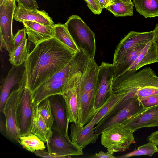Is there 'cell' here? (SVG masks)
<instances>
[{
	"label": "cell",
	"mask_w": 158,
	"mask_h": 158,
	"mask_svg": "<svg viewBox=\"0 0 158 158\" xmlns=\"http://www.w3.org/2000/svg\"><path fill=\"white\" fill-rule=\"evenodd\" d=\"M75 53L55 37L36 44L24 63L18 89L26 87L31 94L65 67Z\"/></svg>",
	"instance_id": "cell-1"
},
{
	"label": "cell",
	"mask_w": 158,
	"mask_h": 158,
	"mask_svg": "<svg viewBox=\"0 0 158 158\" xmlns=\"http://www.w3.org/2000/svg\"><path fill=\"white\" fill-rule=\"evenodd\" d=\"M152 85H158V76L150 67H146L139 71H126L113 80V93L128 99L136 97L140 89Z\"/></svg>",
	"instance_id": "cell-2"
},
{
	"label": "cell",
	"mask_w": 158,
	"mask_h": 158,
	"mask_svg": "<svg viewBox=\"0 0 158 158\" xmlns=\"http://www.w3.org/2000/svg\"><path fill=\"white\" fill-rule=\"evenodd\" d=\"M145 110L137 97L123 98L97 124L94 131L99 135L102 134L111 127L122 123Z\"/></svg>",
	"instance_id": "cell-3"
},
{
	"label": "cell",
	"mask_w": 158,
	"mask_h": 158,
	"mask_svg": "<svg viewBox=\"0 0 158 158\" xmlns=\"http://www.w3.org/2000/svg\"><path fill=\"white\" fill-rule=\"evenodd\" d=\"M78 48L94 59L96 49L94 32L79 16L73 15L64 24Z\"/></svg>",
	"instance_id": "cell-4"
},
{
	"label": "cell",
	"mask_w": 158,
	"mask_h": 158,
	"mask_svg": "<svg viewBox=\"0 0 158 158\" xmlns=\"http://www.w3.org/2000/svg\"><path fill=\"white\" fill-rule=\"evenodd\" d=\"M133 133L122 123L118 124L102 133L101 144L108 151L114 153L124 151L131 144L135 143Z\"/></svg>",
	"instance_id": "cell-5"
},
{
	"label": "cell",
	"mask_w": 158,
	"mask_h": 158,
	"mask_svg": "<svg viewBox=\"0 0 158 158\" xmlns=\"http://www.w3.org/2000/svg\"><path fill=\"white\" fill-rule=\"evenodd\" d=\"M15 0H0V50L10 53L14 49L13 19L16 7Z\"/></svg>",
	"instance_id": "cell-6"
},
{
	"label": "cell",
	"mask_w": 158,
	"mask_h": 158,
	"mask_svg": "<svg viewBox=\"0 0 158 158\" xmlns=\"http://www.w3.org/2000/svg\"><path fill=\"white\" fill-rule=\"evenodd\" d=\"M114 63L102 62L99 66L98 88L94 107L99 110L113 94L112 82L114 72Z\"/></svg>",
	"instance_id": "cell-7"
},
{
	"label": "cell",
	"mask_w": 158,
	"mask_h": 158,
	"mask_svg": "<svg viewBox=\"0 0 158 158\" xmlns=\"http://www.w3.org/2000/svg\"><path fill=\"white\" fill-rule=\"evenodd\" d=\"M20 91V89H18L11 93L2 112L6 119L5 136L11 141L19 143L20 134L18 125L17 108Z\"/></svg>",
	"instance_id": "cell-8"
},
{
	"label": "cell",
	"mask_w": 158,
	"mask_h": 158,
	"mask_svg": "<svg viewBox=\"0 0 158 158\" xmlns=\"http://www.w3.org/2000/svg\"><path fill=\"white\" fill-rule=\"evenodd\" d=\"M17 108V123L20 136L31 133L33 111L31 92L26 87L20 88Z\"/></svg>",
	"instance_id": "cell-9"
},
{
	"label": "cell",
	"mask_w": 158,
	"mask_h": 158,
	"mask_svg": "<svg viewBox=\"0 0 158 158\" xmlns=\"http://www.w3.org/2000/svg\"><path fill=\"white\" fill-rule=\"evenodd\" d=\"M52 136L46 143L48 151L66 158L67 156L83 154V149L73 143L68 135L54 129Z\"/></svg>",
	"instance_id": "cell-10"
},
{
	"label": "cell",
	"mask_w": 158,
	"mask_h": 158,
	"mask_svg": "<svg viewBox=\"0 0 158 158\" xmlns=\"http://www.w3.org/2000/svg\"><path fill=\"white\" fill-rule=\"evenodd\" d=\"M154 35L153 30L145 32L130 31L116 46L113 63L118 61L132 49L141 44H147L152 41Z\"/></svg>",
	"instance_id": "cell-11"
},
{
	"label": "cell",
	"mask_w": 158,
	"mask_h": 158,
	"mask_svg": "<svg viewBox=\"0 0 158 158\" xmlns=\"http://www.w3.org/2000/svg\"><path fill=\"white\" fill-rule=\"evenodd\" d=\"M122 123L133 132L143 127H158V105L145 109Z\"/></svg>",
	"instance_id": "cell-12"
},
{
	"label": "cell",
	"mask_w": 158,
	"mask_h": 158,
	"mask_svg": "<svg viewBox=\"0 0 158 158\" xmlns=\"http://www.w3.org/2000/svg\"><path fill=\"white\" fill-rule=\"evenodd\" d=\"M78 117L77 124L84 127L90 122L98 110L95 108L97 92H77Z\"/></svg>",
	"instance_id": "cell-13"
},
{
	"label": "cell",
	"mask_w": 158,
	"mask_h": 158,
	"mask_svg": "<svg viewBox=\"0 0 158 158\" xmlns=\"http://www.w3.org/2000/svg\"><path fill=\"white\" fill-rule=\"evenodd\" d=\"M95 125L89 122L81 127L77 123H71L70 126L69 138L71 141L83 149L88 145L94 143L99 135L94 131Z\"/></svg>",
	"instance_id": "cell-14"
},
{
	"label": "cell",
	"mask_w": 158,
	"mask_h": 158,
	"mask_svg": "<svg viewBox=\"0 0 158 158\" xmlns=\"http://www.w3.org/2000/svg\"><path fill=\"white\" fill-rule=\"evenodd\" d=\"M22 23L26 29L28 40L35 45L54 37V25H44L28 21H24Z\"/></svg>",
	"instance_id": "cell-15"
},
{
	"label": "cell",
	"mask_w": 158,
	"mask_h": 158,
	"mask_svg": "<svg viewBox=\"0 0 158 158\" xmlns=\"http://www.w3.org/2000/svg\"><path fill=\"white\" fill-rule=\"evenodd\" d=\"M14 18L22 23L25 21L35 22L46 25L54 26L52 19L44 10H31L26 8L21 3H18L15 11Z\"/></svg>",
	"instance_id": "cell-16"
},
{
	"label": "cell",
	"mask_w": 158,
	"mask_h": 158,
	"mask_svg": "<svg viewBox=\"0 0 158 158\" xmlns=\"http://www.w3.org/2000/svg\"><path fill=\"white\" fill-rule=\"evenodd\" d=\"M24 69L21 66L12 65L6 77L2 80L0 86V111L2 112L4 105L13 87L19 84L23 74Z\"/></svg>",
	"instance_id": "cell-17"
},
{
	"label": "cell",
	"mask_w": 158,
	"mask_h": 158,
	"mask_svg": "<svg viewBox=\"0 0 158 158\" xmlns=\"http://www.w3.org/2000/svg\"><path fill=\"white\" fill-rule=\"evenodd\" d=\"M82 75L78 76L73 81L67 91L61 95L64 101L68 120L70 123L76 124L78 117L76 83Z\"/></svg>",
	"instance_id": "cell-18"
},
{
	"label": "cell",
	"mask_w": 158,
	"mask_h": 158,
	"mask_svg": "<svg viewBox=\"0 0 158 158\" xmlns=\"http://www.w3.org/2000/svg\"><path fill=\"white\" fill-rule=\"evenodd\" d=\"M32 108L30 132L36 135L41 141L47 143L52 136L53 131L47 126L40 113L38 106L32 107Z\"/></svg>",
	"instance_id": "cell-19"
},
{
	"label": "cell",
	"mask_w": 158,
	"mask_h": 158,
	"mask_svg": "<svg viewBox=\"0 0 158 158\" xmlns=\"http://www.w3.org/2000/svg\"><path fill=\"white\" fill-rule=\"evenodd\" d=\"M52 114L56 124L55 129L65 135H68L69 122L68 119L65 103L59 98L50 99Z\"/></svg>",
	"instance_id": "cell-20"
},
{
	"label": "cell",
	"mask_w": 158,
	"mask_h": 158,
	"mask_svg": "<svg viewBox=\"0 0 158 158\" xmlns=\"http://www.w3.org/2000/svg\"><path fill=\"white\" fill-rule=\"evenodd\" d=\"M156 63H158V57L156 46L152 40L147 44L126 72L136 71L144 66Z\"/></svg>",
	"instance_id": "cell-21"
},
{
	"label": "cell",
	"mask_w": 158,
	"mask_h": 158,
	"mask_svg": "<svg viewBox=\"0 0 158 158\" xmlns=\"http://www.w3.org/2000/svg\"><path fill=\"white\" fill-rule=\"evenodd\" d=\"M148 44V43H147ZM147 44L139 45L130 50L122 58L114 63V65L113 80L125 73L136 59Z\"/></svg>",
	"instance_id": "cell-22"
},
{
	"label": "cell",
	"mask_w": 158,
	"mask_h": 158,
	"mask_svg": "<svg viewBox=\"0 0 158 158\" xmlns=\"http://www.w3.org/2000/svg\"><path fill=\"white\" fill-rule=\"evenodd\" d=\"M136 11L145 18L158 16V0H133Z\"/></svg>",
	"instance_id": "cell-23"
},
{
	"label": "cell",
	"mask_w": 158,
	"mask_h": 158,
	"mask_svg": "<svg viewBox=\"0 0 158 158\" xmlns=\"http://www.w3.org/2000/svg\"><path fill=\"white\" fill-rule=\"evenodd\" d=\"M54 37L76 53L79 51L64 24L59 23L54 26Z\"/></svg>",
	"instance_id": "cell-24"
},
{
	"label": "cell",
	"mask_w": 158,
	"mask_h": 158,
	"mask_svg": "<svg viewBox=\"0 0 158 158\" xmlns=\"http://www.w3.org/2000/svg\"><path fill=\"white\" fill-rule=\"evenodd\" d=\"M27 39H24L9 54V61L15 66H21L28 57L29 53L27 46Z\"/></svg>",
	"instance_id": "cell-25"
},
{
	"label": "cell",
	"mask_w": 158,
	"mask_h": 158,
	"mask_svg": "<svg viewBox=\"0 0 158 158\" xmlns=\"http://www.w3.org/2000/svg\"><path fill=\"white\" fill-rule=\"evenodd\" d=\"M123 97V95L113 93L106 102L97 111L90 122L94 123L95 125L98 124Z\"/></svg>",
	"instance_id": "cell-26"
},
{
	"label": "cell",
	"mask_w": 158,
	"mask_h": 158,
	"mask_svg": "<svg viewBox=\"0 0 158 158\" xmlns=\"http://www.w3.org/2000/svg\"><path fill=\"white\" fill-rule=\"evenodd\" d=\"M20 144L27 151L33 152L38 150H44L46 147L44 142L41 141L35 135L30 133L20 136Z\"/></svg>",
	"instance_id": "cell-27"
},
{
	"label": "cell",
	"mask_w": 158,
	"mask_h": 158,
	"mask_svg": "<svg viewBox=\"0 0 158 158\" xmlns=\"http://www.w3.org/2000/svg\"><path fill=\"white\" fill-rule=\"evenodd\" d=\"M133 2L119 1L114 2L106 9L116 17L131 16L133 14Z\"/></svg>",
	"instance_id": "cell-28"
},
{
	"label": "cell",
	"mask_w": 158,
	"mask_h": 158,
	"mask_svg": "<svg viewBox=\"0 0 158 158\" xmlns=\"http://www.w3.org/2000/svg\"><path fill=\"white\" fill-rule=\"evenodd\" d=\"M158 152L157 145L154 143L148 142L145 144L139 146L133 151L117 157L127 158L142 155H147L152 157L155 153Z\"/></svg>",
	"instance_id": "cell-29"
},
{
	"label": "cell",
	"mask_w": 158,
	"mask_h": 158,
	"mask_svg": "<svg viewBox=\"0 0 158 158\" xmlns=\"http://www.w3.org/2000/svg\"><path fill=\"white\" fill-rule=\"evenodd\" d=\"M40 113L48 127L51 129L54 119L52 114L49 97L41 102L38 105Z\"/></svg>",
	"instance_id": "cell-30"
},
{
	"label": "cell",
	"mask_w": 158,
	"mask_h": 158,
	"mask_svg": "<svg viewBox=\"0 0 158 158\" xmlns=\"http://www.w3.org/2000/svg\"><path fill=\"white\" fill-rule=\"evenodd\" d=\"M145 109L158 105V94H154L138 99Z\"/></svg>",
	"instance_id": "cell-31"
},
{
	"label": "cell",
	"mask_w": 158,
	"mask_h": 158,
	"mask_svg": "<svg viewBox=\"0 0 158 158\" xmlns=\"http://www.w3.org/2000/svg\"><path fill=\"white\" fill-rule=\"evenodd\" d=\"M91 11L95 15H99L102 11L98 0H84Z\"/></svg>",
	"instance_id": "cell-32"
},
{
	"label": "cell",
	"mask_w": 158,
	"mask_h": 158,
	"mask_svg": "<svg viewBox=\"0 0 158 158\" xmlns=\"http://www.w3.org/2000/svg\"><path fill=\"white\" fill-rule=\"evenodd\" d=\"M25 28H23L18 30L17 33L14 36L13 42L14 49L17 47L24 39L27 38Z\"/></svg>",
	"instance_id": "cell-33"
},
{
	"label": "cell",
	"mask_w": 158,
	"mask_h": 158,
	"mask_svg": "<svg viewBox=\"0 0 158 158\" xmlns=\"http://www.w3.org/2000/svg\"><path fill=\"white\" fill-rule=\"evenodd\" d=\"M37 156L40 157L46 158H64V157L50 152L44 150H38L34 152Z\"/></svg>",
	"instance_id": "cell-34"
},
{
	"label": "cell",
	"mask_w": 158,
	"mask_h": 158,
	"mask_svg": "<svg viewBox=\"0 0 158 158\" xmlns=\"http://www.w3.org/2000/svg\"><path fill=\"white\" fill-rule=\"evenodd\" d=\"M18 3H21L27 9L37 10L38 8L36 0H19Z\"/></svg>",
	"instance_id": "cell-35"
},
{
	"label": "cell",
	"mask_w": 158,
	"mask_h": 158,
	"mask_svg": "<svg viewBox=\"0 0 158 158\" xmlns=\"http://www.w3.org/2000/svg\"><path fill=\"white\" fill-rule=\"evenodd\" d=\"M114 152L108 151L107 152H104L100 151L98 153H96L94 155L89 157L91 158H117V157L114 155Z\"/></svg>",
	"instance_id": "cell-36"
},
{
	"label": "cell",
	"mask_w": 158,
	"mask_h": 158,
	"mask_svg": "<svg viewBox=\"0 0 158 158\" xmlns=\"http://www.w3.org/2000/svg\"><path fill=\"white\" fill-rule=\"evenodd\" d=\"M147 140L154 143L158 146V131L152 133L147 137Z\"/></svg>",
	"instance_id": "cell-37"
},
{
	"label": "cell",
	"mask_w": 158,
	"mask_h": 158,
	"mask_svg": "<svg viewBox=\"0 0 158 158\" xmlns=\"http://www.w3.org/2000/svg\"><path fill=\"white\" fill-rule=\"evenodd\" d=\"M153 31L154 35L152 40L156 46L158 57V24L156 25Z\"/></svg>",
	"instance_id": "cell-38"
},
{
	"label": "cell",
	"mask_w": 158,
	"mask_h": 158,
	"mask_svg": "<svg viewBox=\"0 0 158 158\" xmlns=\"http://www.w3.org/2000/svg\"><path fill=\"white\" fill-rule=\"evenodd\" d=\"M101 8L103 9L104 8H106L108 6L106 0H98Z\"/></svg>",
	"instance_id": "cell-39"
},
{
	"label": "cell",
	"mask_w": 158,
	"mask_h": 158,
	"mask_svg": "<svg viewBox=\"0 0 158 158\" xmlns=\"http://www.w3.org/2000/svg\"><path fill=\"white\" fill-rule=\"evenodd\" d=\"M122 1L124 2H128V3H132V2H131V0H111V1L112 2V3H113L114 2H116V1Z\"/></svg>",
	"instance_id": "cell-40"
},
{
	"label": "cell",
	"mask_w": 158,
	"mask_h": 158,
	"mask_svg": "<svg viewBox=\"0 0 158 158\" xmlns=\"http://www.w3.org/2000/svg\"><path fill=\"white\" fill-rule=\"evenodd\" d=\"M108 3L109 4V6L112 3V2L111 0H106Z\"/></svg>",
	"instance_id": "cell-41"
},
{
	"label": "cell",
	"mask_w": 158,
	"mask_h": 158,
	"mask_svg": "<svg viewBox=\"0 0 158 158\" xmlns=\"http://www.w3.org/2000/svg\"><path fill=\"white\" fill-rule=\"evenodd\" d=\"M17 2H18L19 0H15Z\"/></svg>",
	"instance_id": "cell-42"
}]
</instances>
